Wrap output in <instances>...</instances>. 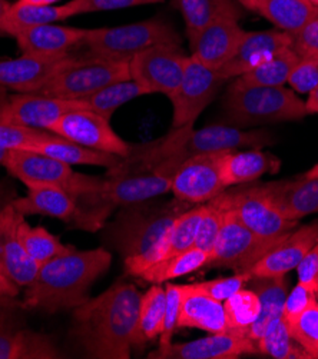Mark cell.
I'll list each match as a JSON object with an SVG mask.
<instances>
[{"label":"cell","mask_w":318,"mask_h":359,"mask_svg":"<svg viewBox=\"0 0 318 359\" xmlns=\"http://www.w3.org/2000/svg\"><path fill=\"white\" fill-rule=\"evenodd\" d=\"M140 294L121 282L74 309L72 338L86 358L129 359L136 346Z\"/></svg>","instance_id":"obj_1"},{"label":"cell","mask_w":318,"mask_h":359,"mask_svg":"<svg viewBox=\"0 0 318 359\" xmlns=\"http://www.w3.org/2000/svg\"><path fill=\"white\" fill-rule=\"evenodd\" d=\"M274 143L268 130H245L220 123L194 129V125L172 129L166 136L144 147L132 148L129 162L172 177L185 161L204 154L231 152L242 148L263 149Z\"/></svg>","instance_id":"obj_2"},{"label":"cell","mask_w":318,"mask_h":359,"mask_svg":"<svg viewBox=\"0 0 318 359\" xmlns=\"http://www.w3.org/2000/svg\"><path fill=\"white\" fill-rule=\"evenodd\" d=\"M111 264L112 252L105 246L86 250L74 248L39 266L22 301L29 311H74L89 298L93 283L108 272Z\"/></svg>","instance_id":"obj_3"},{"label":"cell","mask_w":318,"mask_h":359,"mask_svg":"<svg viewBox=\"0 0 318 359\" xmlns=\"http://www.w3.org/2000/svg\"><path fill=\"white\" fill-rule=\"evenodd\" d=\"M188 206L191 203L176 198L124 206L115 219L100 229L105 248L117 250L124 259L144 255L162 241L175 219L190 209Z\"/></svg>","instance_id":"obj_4"},{"label":"cell","mask_w":318,"mask_h":359,"mask_svg":"<svg viewBox=\"0 0 318 359\" xmlns=\"http://www.w3.org/2000/svg\"><path fill=\"white\" fill-rule=\"evenodd\" d=\"M223 107L224 123L237 128L296 122L308 116L305 102L286 86H237L231 83Z\"/></svg>","instance_id":"obj_5"},{"label":"cell","mask_w":318,"mask_h":359,"mask_svg":"<svg viewBox=\"0 0 318 359\" xmlns=\"http://www.w3.org/2000/svg\"><path fill=\"white\" fill-rule=\"evenodd\" d=\"M181 45V36L172 25L162 19H150L114 27L88 29L81 46L85 55L129 62L143 50L157 45Z\"/></svg>","instance_id":"obj_6"},{"label":"cell","mask_w":318,"mask_h":359,"mask_svg":"<svg viewBox=\"0 0 318 359\" xmlns=\"http://www.w3.org/2000/svg\"><path fill=\"white\" fill-rule=\"evenodd\" d=\"M131 79L129 62L92 55L74 56L37 93L79 100L114 82Z\"/></svg>","instance_id":"obj_7"},{"label":"cell","mask_w":318,"mask_h":359,"mask_svg":"<svg viewBox=\"0 0 318 359\" xmlns=\"http://www.w3.org/2000/svg\"><path fill=\"white\" fill-rule=\"evenodd\" d=\"M4 166L27 188L53 187L74 198L96 191L103 181V177L78 173L67 163L32 151H8Z\"/></svg>","instance_id":"obj_8"},{"label":"cell","mask_w":318,"mask_h":359,"mask_svg":"<svg viewBox=\"0 0 318 359\" xmlns=\"http://www.w3.org/2000/svg\"><path fill=\"white\" fill-rule=\"evenodd\" d=\"M214 201L231 208L246 228L270 242L279 241L298 226L297 221L286 218L261 184L224 191Z\"/></svg>","instance_id":"obj_9"},{"label":"cell","mask_w":318,"mask_h":359,"mask_svg":"<svg viewBox=\"0 0 318 359\" xmlns=\"http://www.w3.org/2000/svg\"><path fill=\"white\" fill-rule=\"evenodd\" d=\"M26 311L18 297H0V359L63 358L51 337L27 327Z\"/></svg>","instance_id":"obj_10"},{"label":"cell","mask_w":318,"mask_h":359,"mask_svg":"<svg viewBox=\"0 0 318 359\" xmlns=\"http://www.w3.org/2000/svg\"><path fill=\"white\" fill-rule=\"evenodd\" d=\"M220 206L224 210L223 224L206 266L227 268L234 272L246 273L278 241L270 242L261 239L239 221L231 208Z\"/></svg>","instance_id":"obj_11"},{"label":"cell","mask_w":318,"mask_h":359,"mask_svg":"<svg viewBox=\"0 0 318 359\" xmlns=\"http://www.w3.org/2000/svg\"><path fill=\"white\" fill-rule=\"evenodd\" d=\"M187 56L181 45H157L129 60L131 79L143 86L148 95L162 93L171 97L183 82Z\"/></svg>","instance_id":"obj_12"},{"label":"cell","mask_w":318,"mask_h":359,"mask_svg":"<svg viewBox=\"0 0 318 359\" xmlns=\"http://www.w3.org/2000/svg\"><path fill=\"white\" fill-rule=\"evenodd\" d=\"M225 82L227 79L218 74V70H212L190 56L183 82L169 97L172 129L194 125Z\"/></svg>","instance_id":"obj_13"},{"label":"cell","mask_w":318,"mask_h":359,"mask_svg":"<svg viewBox=\"0 0 318 359\" xmlns=\"http://www.w3.org/2000/svg\"><path fill=\"white\" fill-rule=\"evenodd\" d=\"M49 132L78 143L81 147L108 152L121 158H128L133 148L114 130L111 119H106L89 109L67 112L49 129Z\"/></svg>","instance_id":"obj_14"},{"label":"cell","mask_w":318,"mask_h":359,"mask_svg":"<svg viewBox=\"0 0 318 359\" xmlns=\"http://www.w3.org/2000/svg\"><path fill=\"white\" fill-rule=\"evenodd\" d=\"M223 154H204L185 161L171 177L173 198L202 205L221 195L227 189L220 172Z\"/></svg>","instance_id":"obj_15"},{"label":"cell","mask_w":318,"mask_h":359,"mask_svg":"<svg viewBox=\"0 0 318 359\" xmlns=\"http://www.w3.org/2000/svg\"><path fill=\"white\" fill-rule=\"evenodd\" d=\"M86 109L81 100L60 99L39 93H18L0 107V122L29 129L49 130L63 115Z\"/></svg>","instance_id":"obj_16"},{"label":"cell","mask_w":318,"mask_h":359,"mask_svg":"<svg viewBox=\"0 0 318 359\" xmlns=\"http://www.w3.org/2000/svg\"><path fill=\"white\" fill-rule=\"evenodd\" d=\"M257 353L256 342L244 335L231 332L209 334L184 344L159 345L148 358L152 359H237L242 355Z\"/></svg>","instance_id":"obj_17"},{"label":"cell","mask_w":318,"mask_h":359,"mask_svg":"<svg viewBox=\"0 0 318 359\" xmlns=\"http://www.w3.org/2000/svg\"><path fill=\"white\" fill-rule=\"evenodd\" d=\"M74 57L23 55L13 59H0V86L18 93H37L49 79Z\"/></svg>","instance_id":"obj_18"},{"label":"cell","mask_w":318,"mask_h":359,"mask_svg":"<svg viewBox=\"0 0 318 359\" xmlns=\"http://www.w3.org/2000/svg\"><path fill=\"white\" fill-rule=\"evenodd\" d=\"M317 242L318 222L296 228L281 238L246 273L250 276H286L298 266Z\"/></svg>","instance_id":"obj_19"},{"label":"cell","mask_w":318,"mask_h":359,"mask_svg":"<svg viewBox=\"0 0 318 359\" xmlns=\"http://www.w3.org/2000/svg\"><path fill=\"white\" fill-rule=\"evenodd\" d=\"M202 213L204 203L187 209L183 215H180V217L175 219V222L168 229L162 241L154 249H151L150 252L124 259L126 272L129 275L139 276L140 272H144L152 264L173 255H178L184 252V250L192 248Z\"/></svg>","instance_id":"obj_20"},{"label":"cell","mask_w":318,"mask_h":359,"mask_svg":"<svg viewBox=\"0 0 318 359\" xmlns=\"http://www.w3.org/2000/svg\"><path fill=\"white\" fill-rule=\"evenodd\" d=\"M244 34L238 20L212 22L190 41L191 56L212 70H220L235 55Z\"/></svg>","instance_id":"obj_21"},{"label":"cell","mask_w":318,"mask_h":359,"mask_svg":"<svg viewBox=\"0 0 318 359\" xmlns=\"http://www.w3.org/2000/svg\"><path fill=\"white\" fill-rule=\"evenodd\" d=\"M287 48H293V36L282 30L245 32L235 55L218 70V74L227 81L238 78Z\"/></svg>","instance_id":"obj_22"},{"label":"cell","mask_w":318,"mask_h":359,"mask_svg":"<svg viewBox=\"0 0 318 359\" xmlns=\"http://www.w3.org/2000/svg\"><path fill=\"white\" fill-rule=\"evenodd\" d=\"M23 218L13 203L0 213V266L20 288H26L39 271L20 241L19 225Z\"/></svg>","instance_id":"obj_23"},{"label":"cell","mask_w":318,"mask_h":359,"mask_svg":"<svg viewBox=\"0 0 318 359\" xmlns=\"http://www.w3.org/2000/svg\"><path fill=\"white\" fill-rule=\"evenodd\" d=\"M88 29L44 23L32 26L16 36V42L23 55L37 56H65L81 46L86 38Z\"/></svg>","instance_id":"obj_24"},{"label":"cell","mask_w":318,"mask_h":359,"mask_svg":"<svg viewBox=\"0 0 318 359\" xmlns=\"http://www.w3.org/2000/svg\"><path fill=\"white\" fill-rule=\"evenodd\" d=\"M178 328H195L208 334L227 332L224 304L209 297L197 283L183 285Z\"/></svg>","instance_id":"obj_25"},{"label":"cell","mask_w":318,"mask_h":359,"mask_svg":"<svg viewBox=\"0 0 318 359\" xmlns=\"http://www.w3.org/2000/svg\"><path fill=\"white\" fill-rule=\"evenodd\" d=\"M270 198L290 221L318 213V177L300 176L293 181L261 184Z\"/></svg>","instance_id":"obj_26"},{"label":"cell","mask_w":318,"mask_h":359,"mask_svg":"<svg viewBox=\"0 0 318 359\" xmlns=\"http://www.w3.org/2000/svg\"><path fill=\"white\" fill-rule=\"evenodd\" d=\"M13 206L23 217L45 215V217L59 219L72 228L79 212L77 199L72 195L53 187L27 188L25 196H18L13 201Z\"/></svg>","instance_id":"obj_27"},{"label":"cell","mask_w":318,"mask_h":359,"mask_svg":"<svg viewBox=\"0 0 318 359\" xmlns=\"http://www.w3.org/2000/svg\"><path fill=\"white\" fill-rule=\"evenodd\" d=\"M279 159L263 149L224 152L220 161L221 179L227 188L257 181L265 173L279 169Z\"/></svg>","instance_id":"obj_28"},{"label":"cell","mask_w":318,"mask_h":359,"mask_svg":"<svg viewBox=\"0 0 318 359\" xmlns=\"http://www.w3.org/2000/svg\"><path fill=\"white\" fill-rule=\"evenodd\" d=\"M249 286L258 295L261 311L245 337L257 342L272 322L282 315L289 295V279L286 276H251Z\"/></svg>","instance_id":"obj_29"},{"label":"cell","mask_w":318,"mask_h":359,"mask_svg":"<svg viewBox=\"0 0 318 359\" xmlns=\"http://www.w3.org/2000/svg\"><path fill=\"white\" fill-rule=\"evenodd\" d=\"M32 152H38L53 159H58L67 165H86V166H99L106 169H114L119 166L124 158L112 155L108 152L93 151L85 147L78 145L70 140H66L52 132L44 136L37 145L33 147Z\"/></svg>","instance_id":"obj_30"},{"label":"cell","mask_w":318,"mask_h":359,"mask_svg":"<svg viewBox=\"0 0 318 359\" xmlns=\"http://www.w3.org/2000/svg\"><path fill=\"white\" fill-rule=\"evenodd\" d=\"M172 6L178 11L185 22L188 41L216 20L244 18L245 9L237 0H171Z\"/></svg>","instance_id":"obj_31"},{"label":"cell","mask_w":318,"mask_h":359,"mask_svg":"<svg viewBox=\"0 0 318 359\" xmlns=\"http://www.w3.org/2000/svg\"><path fill=\"white\" fill-rule=\"evenodd\" d=\"M69 18L70 13L65 4L58 6H32L15 2L11 9L0 18V38L2 36L16 38L20 32L32 26L62 22Z\"/></svg>","instance_id":"obj_32"},{"label":"cell","mask_w":318,"mask_h":359,"mask_svg":"<svg viewBox=\"0 0 318 359\" xmlns=\"http://www.w3.org/2000/svg\"><path fill=\"white\" fill-rule=\"evenodd\" d=\"M318 8L308 0H260L258 15L270 20L278 30L297 34L317 13Z\"/></svg>","instance_id":"obj_33"},{"label":"cell","mask_w":318,"mask_h":359,"mask_svg":"<svg viewBox=\"0 0 318 359\" xmlns=\"http://www.w3.org/2000/svg\"><path fill=\"white\" fill-rule=\"evenodd\" d=\"M300 55L294 48H287L268 57L253 70L235 78L237 86H284L298 62Z\"/></svg>","instance_id":"obj_34"},{"label":"cell","mask_w":318,"mask_h":359,"mask_svg":"<svg viewBox=\"0 0 318 359\" xmlns=\"http://www.w3.org/2000/svg\"><path fill=\"white\" fill-rule=\"evenodd\" d=\"M208 261L209 255L206 252L192 246L178 255L152 264L144 272H140L138 278L151 283H162L175 278L190 275L206 266Z\"/></svg>","instance_id":"obj_35"},{"label":"cell","mask_w":318,"mask_h":359,"mask_svg":"<svg viewBox=\"0 0 318 359\" xmlns=\"http://www.w3.org/2000/svg\"><path fill=\"white\" fill-rule=\"evenodd\" d=\"M165 304V288L161 286V283H154L144 295H140L136 346H143L145 342L161 335L164 327Z\"/></svg>","instance_id":"obj_36"},{"label":"cell","mask_w":318,"mask_h":359,"mask_svg":"<svg viewBox=\"0 0 318 359\" xmlns=\"http://www.w3.org/2000/svg\"><path fill=\"white\" fill-rule=\"evenodd\" d=\"M144 95H148V93L143 86L132 79H126V81L114 82L108 86L102 88L100 90L95 92L93 95L79 100L85 104L86 109L95 114H99L106 119H111V116L119 109L121 106Z\"/></svg>","instance_id":"obj_37"},{"label":"cell","mask_w":318,"mask_h":359,"mask_svg":"<svg viewBox=\"0 0 318 359\" xmlns=\"http://www.w3.org/2000/svg\"><path fill=\"white\" fill-rule=\"evenodd\" d=\"M19 235L26 254L38 266L74 249L72 246L62 243V241L46 228L29 225L25 218L19 225Z\"/></svg>","instance_id":"obj_38"},{"label":"cell","mask_w":318,"mask_h":359,"mask_svg":"<svg viewBox=\"0 0 318 359\" xmlns=\"http://www.w3.org/2000/svg\"><path fill=\"white\" fill-rule=\"evenodd\" d=\"M257 353L275 359H310L308 353L294 341L284 316H279L256 342Z\"/></svg>","instance_id":"obj_39"},{"label":"cell","mask_w":318,"mask_h":359,"mask_svg":"<svg viewBox=\"0 0 318 359\" xmlns=\"http://www.w3.org/2000/svg\"><path fill=\"white\" fill-rule=\"evenodd\" d=\"M223 304L227 332L245 337V332L257 320L261 311L258 295L253 290L242 288Z\"/></svg>","instance_id":"obj_40"},{"label":"cell","mask_w":318,"mask_h":359,"mask_svg":"<svg viewBox=\"0 0 318 359\" xmlns=\"http://www.w3.org/2000/svg\"><path fill=\"white\" fill-rule=\"evenodd\" d=\"M289 327L291 337L310 359H318V301L312 302Z\"/></svg>","instance_id":"obj_41"},{"label":"cell","mask_w":318,"mask_h":359,"mask_svg":"<svg viewBox=\"0 0 318 359\" xmlns=\"http://www.w3.org/2000/svg\"><path fill=\"white\" fill-rule=\"evenodd\" d=\"M223 208L214 202L209 201L204 203V213L199 221V226L197 231L194 246L204 250L209 257L214 250L221 224H223Z\"/></svg>","instance_id":"obj_42"},{"label":"cell","mask_w":318,"mask_h":359,"mask_svg":"<svg viewBox=\"0 0 318 359\" xmlns=\"http://www.w3.org/2000/svg\"><path fill=\"white\" fill-rule=\"evenodd\" d=\"M48 133L49 130H37L0 122V149L32 151L33 147Z\"/></svg>","instance_id":"obj_43"},{"label":"cell","mask_w":318,"mask_h":359,"mask_svg":"<svg viewBox=\"0 0 318 359\" xmlns=\"http://www.w3.org/2000/svg\"><path fill=\"white\" fill-rule=\"evenodd\" d=\"M162 2L164 0H70V2H66L65 5L70 13V18H74L88 13L111 12L136 6L157 5Z\"/></svg>","instance_id":"obj_44"},{"label":"cell","mask_w":318,"mask_h":359,"mask_svg":"<svg viewBox=\"0 0 318 359\" xmlns=\"http://www.w3.org/2000/svg\"><path fill=\"white\" fill-rule=\"evenodd\" d=\"M287 83L294 92L310 93L318 85V53L300 55Z\"/></svg>","instance_id":"obj_45"},{"label":"cell","mask_w":318,"mask_h":359,"mask_svg":"<svg viewBox=\"0 0 318 359\" xmlns=\"http://www.w3.org/2000/svg\"><path fill=\"white\" fill-rule=\"evenodd\" d=\"M165 316H164V327L159 335V345H168L172 342V337L175 330L178 328V319H180V309L183 301V285H173L168 283L165 286Z\"/></svg>","instance_id":"obj_46"},{"label":"cell","mask_w":318,"mask_h":359,"mask_svg":"<svg viewBox=\"0 0 318 359\" xmlns=\"http://www.w3.org/2000/svg\"><path fill=\"white\" fill-rule=\"evenodd\" d=\"M250 278L251 276L249 273L235 272L232 276L205 280V282H201L197 285L209 297H212L220 302H224L228 298H231L234 294H237L239 290H242L244 286L249 283Z\"/></svg>","instance_id":"obj_47"},{"label":"cell","mask_w":318,"mask_h":359,"mask_svg":"<svg viewBox=\"0 0 318 359\" xmlns=\"http://www.w3.org/2000/svg\"><path fill=\"white\" fill-rule=\"evenodd\" d=\"M315 301H318V298L310 290H307L305 286L297 282V285L286 298L284 308H282V316L287 320V324H291Z\"/></svg>","instance_id":"obj_48"},{"label":"cell","mask_w":318,"mask_h":359,"mask_svg":"<svg viewBox=\"0 0 318 359\" xmlns=\"http://www.w3.org/2000/svg\"><path fill=\"white\" fill-rule=\"evenodd\" d=\"M296 269L298 283L305 286L318 298V242L308 250V254Z\"/></svg>","instance_id":"obj_49"},{"label":"cell","mask_w":318,"mask_h":359,"mask_svg":"<svg viewBox=\"0 0 318 359\" xmlns=\"http://www.w3.org/2000/svg\"><path fill=\"white\" fill-rule=\"evenodd\" d=\"M293 48L298 55L318 53V11L315 16L293 36Z\"/></svg>","instance_id":"obj_50"},{"label":"cell","mask_w":318,"mask_h":359,"mask_svg":"<svg viewBox=\"0 0 318 359\" xmlns=\"http://www.w3.org/2000/svg\"><path fill=\"white\" fill-rule=\"evenodd\" d=\"M20 286L15 283L9 275L0 266V297H18Z\"/></svg>","instance_id":"obj_51"},{"label":"cell","mask_w":318,"mask_h":359,"mask_svg":"<svg viewBox=\"0 0 318 359\" xmlns=\"http://www.w3.org/2000/svg\"><path fill=\"white\" fill-rule=\"evenodd\" d=\"M18 198L16 189L6 181H0V213H2L8 206L13 203Z\"/></svg>","instance_id":"obj_52"},{"label":"cell","mask_w":318,"mask_h":359,"mask_svg":"<svg viewBox=\"0 0 318 359\" xmlns=\"http://www.w3.org/2000/svg\"><path fill=\"white\" fill-rule=\"evenodd\" d=\"M305 109L308 115L318 114V85L308 93V99L305 102Z\"/></svg>","instance_id":"obj_53"},{"label":"cell","mask_w":318,"mask_h":359,"mask_svg":"<svg viewBox=\"0 0 318 359\" xmlns=\"http://www.w3.org/2000/svg\"><path fill=\"white\" fill-rule=\"evenodd\" d=\"M237 2L245 9L250 12H257V6L260 4V0H237Z\"/></svg>","instance_id":"obj_54"},{"label":"cell","mask_w":318,"mask_h":359,"mask_svg":"<svg viewBox=\"0 0 318 359\" xmlns=\"http://www.w3.org/2000/svg\"><path fill=\"white\" fill-rule=\"evenodd\" d=\"M22 5H32V6H51L48 5V0H16Z\"/></svg>","instance_id":"obj_55"},{"label":"cell","mask_w":318,"mask_h":359,"mask_svg":"<svg viewBox=\"0 0 318 359\" xmlns=\"http://www.w3.org/2000/svg\"><path fill=\"white\" fill-rule=\"evenodd\" d=\"M12 4L9 2V0H0V18H2L9 9H11Z\"/></svg>","instance_id":"obj_56"},{"label":"cell","mask_w":318,"mask_h":359,"mask_svg":"<svg viewBox=\"0 0 318 359\" xmlns=\"http://www.w3.org/2000/svg\"><path fill=\"white\" fill-rule=\"evenodd\" d=\"M304 176H307V177H318V163L314 165L308 172H305Z\"/></svg>","instance_id":"obj_57"},{"label":"cell","mask_w":318,"mask_h":359,"mask_svg":"<svg viewBox=\"0 0 318 359\" xmlns=\"http://www.w3.org/2000/svg\"><path fill=\"white\" fill-rule=\"evenodd\" d=\"M6 152H8V151H4V149H0V166H4V161H5Z\"/></svg>","instance_id":"obj_58"},{"label":"cell","mask_w":318,"mask_h":359,"mask_svg":"<svg viewBox=\"0 0 318 359\" xmlns=\"http://www.w3.org/2000/svg\"><path fill=\"white\" fill-rule=\"evenodd\" d=\"M308 2L312 5V6H315V8H318V0H308Z\"/></svg>","instance_id":"obj_59"},{"label":"cell","mask_w":318,"mask_h":359,"mask_svg":"<svg viewBox=\"0 0 318 359\" xmlns=\"http://www.w3.org/2000/svg\"><path fill=\"white\" fill-rule=\"evenodd\" d=\"M56 2H59V0H48V5H55Z\"/></svg>","instance_id":"obj_60"}]
</instances>
